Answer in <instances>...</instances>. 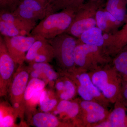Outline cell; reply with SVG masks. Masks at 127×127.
I'll use <instances>...</instances> for the list:
<instances>
[{
	"label": "cell",
	"mask_w": 127,
	"mask_h": 127,
	"mask_svg": "<svg viewBox=\"0 0 127 127\" xmlns=\"http://www.w3.org/2000/svg\"><path fill=\"white\" fill-rule=\"evenodd\" d=\"M0 20L11 23L21 31L26 32L31 35V32L36 25L35 22L31 21L15 15L12 12L0 10Z\"/></svg>",
	"instance_id": "cell-13"
},
{
	"label": "cell",
	"mask_w": 127,
	"mask_h": 127,
	"mask_svg": "<svg viewBox=\"0 0 127 127\" xmlns=\"http://www.w3.org/2000/svg\"><path fill=\"white\" fill-rule=\"evenodd\" d=\"M0 32L3 36L14 37L17 36L31 35L26 32L21 31L7 22L0 20Z\"/></svg>",
	"instance_id": "cell-22"
},
{
	"label": "cell",
	"mask_w": 127,
	"mask_h": 127,
	"mask_svg": "<svg viewBox=\"0 0 127 127\" xmlns=\"http://www.w3.org/2000/svg\"><path fill=\"white\" fill-rule=\"evenodd\" d=\"M47 40L52 46L57 64L63 72L73 71L76 68L74 53L77 38L65 32Z\"/></svg>",
	"instance_id": "cell-3"
},
{
	"label": "cell",
	"mask_w": 127,
	"mask_h": 127,
	"mask_svg": "<svg viewBox=\"0 0 127 127\" xmlns=\"http://www.w3.org/2000/svg\"><path fill=\"white\" fill-rule=\"evenodd\" d=\"M16 64L9 54L4 38L0 36V95L5 96L14 75Z\"/></svg>",
	"instance_id": "cell-8"
},
{
	"label": "cell",
	"mask_w": 127,
	"mask_h": 127,
	"mask_svg": "<svg viewBox=\"0 0 127 127\" xmlns=\"http://www.w3.org/2000/svg\"><path fill=\"white\" fill-rule=\"evenodd\" d=\"M68 73L74 76L99 103L106 107L109 106L110 102L94 84L88 72L76 68L73 71Z\"/></svg>",
	"instance_id": "cell-10"
},
{
	"label": "cell",
	"mask_w": 127,
	"mask_h": 127,
	"mask_svg": "<svg viewBox=\"0 0 127 127\" xmlns=\"http://www.w3.org/2000/svg\"><path fill=\"white\" fill-rule=\"evenodd\" d=\"M40 36L36 35L3 36L9 54L16 64L22 65L26 60V52Z\"/></svg>",
	"instance_id": "cell-7"
},
{
	"label": "cell",
	"mask_w": 127,
	"mask_h": 127,
	"mask_svg": "<svg viewBox=\"0 0 127 127\" xmlns=\"http://www.w3.org/2000/svg\"><path fill=\"white\" fill-rule=\"evenodd\" d=\"M116 36L119 42L124 45H127V22L121 30L116 32Z\"/></svg>",
	"instance_id": "cell-31"
},
{
	"label": "cell",
	"mask_w": 127,
	"mask_h": 127,
	"mask_svg": "<svg viewBox=\"0 0 127 127\" xmlns=\"http://www.w3.org/2000/svg\"><path fill=\"white\" fill-rule=\"evenodd\" d=\"M81 107V111L85 113H106L109 112L106 107L98 102L80 99L76 100Z\"/></svg>",
	"instance_id": "cell-20"
},
{
	"label": "cell",
	"mask_w": 127,
	"mask_h": 127,
	"mask_svg": "<svg viewBox=\"0 0 127 127\" xmlns=\"http://www.w3.org/2000/svg\"><path fill=\"white\" fill-rule=\"evenodd\" d=\"M63 77L65 87L64 90L59 94V97L61 100H70L75 96L77 93L76 87L72 79L65 73Z\"/></svg>",
	"instance_id": "cell-21"
},
{
	"label": "cell",
	"mask_w": 127,
	"mask_h": 127,
	"mask_svg": "<svg viewBox=\"0 0 127 127\" xmlns=\"http://www.w3.org/2000/svg\"><path fill=\"white\" fill-rule=\"evenodd\" d=\"M65 87L64 81L63 78L59 79L57 82L56 85V88L57 91L58 92V94L61 93L64 91Z\"/></svg>",
	"instance_id": "cell-35"
},
{
	"label": "cell",
	"mask_w": 127,
	"mask_h": 127,
	"mask_svg": "<svg viewBox=\"0 0 127 127\" xmlns=\"http://www.w3.org/2000/svg\"><path fill=\"white\" fill-rule=\"evenodd\" d=\"M48 42L47 39L42 37H40L39 39L35 41L28 51L25 61L30 63L32 62L40 49Z\"/></svg>",
	"instance_id": "cell-27"
},
{
	"label": "cell",
	"mask_w": 127,
	"mask_h": 127,
	"mask_svg": "<svg viewBox=\"0 0 127 127\" xmlns=\"http://www.w3.org/2000/svg\"><path fill=\"white\" fill-rule=\"evenodd\" d=\"M45 83L40 78H32L28 82L24 94V100L26 103L37 91L44 89Z\"/></svg>",
	"instance_id": "cell-19"
},
{
	"label": "cell",
	"mask_w": 127,
	"mask_h": 127,
	"mask_svg": "<svg viewBox=\"0 0 127 127\" xmlns=\"http://www.w3.org/2000/svg\"><path fill=\"white\" fill-rule=\"evenodd\" d=\"M123 79L124 80V81H125L127 82V77L123 78Z\"/></svg>",
	"instance_id": "cell-39"
},
{
	"label": "cell",
	"mask_w": 127,
	"mask_h": 127,
	"mask_svg": "<svg viewBox=\"0 0 127 127\" xmlns=\"http://www.w3.org/2000/svg\"><path fill=\"white\" fill-rule=\"evenodd\" d=\"M49 92L46 90H43L40 98V108L42 111L47 112L51 111L57 105V99L50 98Z\"/></svg>",
	"instance_id": "cell-26"
},
{
	"label": "cell",
	"mask_w": 127,
	"mask_h": 127,
	"mask_svg": "<svg viewBox=\"0 0 127 127\" xmlns=\"http://www.w3.org/2000/svg\"><path fill=\"white\" fill-rule=\"evenodd\" d=\"M77 39L79 43L97 46L103 51L105 43L104 34L102 31L97 27L84 32Z\"/></svg>",
	"instance_id": "cell-15"
},
{
	"label": "cell",
	"mask_w": 127,
	"mask_h": 127,
	"mask_svg": "<svg viewBox=\"0 0 127 127\" xmlns=\"http://www.w3.org/2000/svg\"><path fill=\"white\" fill-rule=\"evenodd\" d=\"M127 108L121 100L115 103L114 108L107 119L94 127H127Z\"/></svg>",
	"instance_id": "cell-11"
},
{
	"label": "cell",
	"mask_w": 127,
	"mask_h": 127,
	"mask_svg": "<svg viewBox=\"0 0 127 127\" xmlns=\"http://www.w3.org/2000/svg\"><path fill=\"white\" fill-rule=\"evenodd\" d=\"M81 0H50L51 14L68 7L78 6L84 4Z\"/></svg>",
	"instance_id": "cell-18"
},
{
	"label": "cell",
	"mask_w": 127,
	"mask_h": 127,
	"mask_svg": "<svg viewBox=\"0 0 127 127\" xmlns=\"http://www.w3.org/2000/svg\"><path fill=\"white\" fill-rule=\"evenodd\" d=\"M89 1H94V2H102V0H88Z\"/></svg>",
	"instance_id": "cell-38"
},
{
	"label": "cell",
	"mask_w": 127,
	"mask_h": 127,
	"mask_svg": "<svg viewBox=\"0 0 127 127\" xmlns=\"http://www.w3.org/2000/svg\"><path fill=\"white\" fill-rule=\"evenodd\" d=\"M88 72L94 84L110 103L120 100L122 78L113 66L104 65Z\"/></svg>",
	"instance_id": "cell-2"
},
{
	"label": "cell",
	"mask_w": 127,
	"mask_h": 127,
	"mask_svg": "<svg viewBox=\"0 0 127 127\" xmlns=\"http://www.w3.org/2000/svg\"></svg>",
	"instance_id": "cell-41"
},
{
	"label": "cell",
	"mask_w": 127,
	"mask_h": 127,
	"mask_svg": "<svg viewBox=\"0 0 127 127\" xmlns=\"http://www.w3.org/2000/svg\"><path fill=\"white\" fill-rule=\"evenodd\" d=\"M41 5L44 6H46L49 5L50 0H35Z\"/></svg>",
	"instance_id": "cell-37"
},
{
	"label": "cell",
	"mask_w": 127,
	"mask_h": 127,
	"mask_svg": "<svg viewBox=\"0 0 127 127\" xmlns=\"http://www.w3.org/2000/svg\"><path fill=\"white\" fill-rule=\"evenodd\" d=\"M81 6L68 7L47 16L34 27L31 35L49 39L65 33Z\"/></svg>",
	"instance_id": "cell-1"
},
{
	"label": "cell",
	"mask_w": 127,
	"mask_h": 127,
	"mask_svg": "<svg viewBox=\"0 0 127 127\" xmlns=\"http://www.w3.org/2000/svg\"><path fill=\"white\" fill-rule=\"evenodd\" d=\"M126 0H107L105 10L122 23L126 18Z\"/></svg>",
	"instance_id": "cell-16"
},
{
	"label": "cell",
	"mask_w": 127,
	"mask_h": 127,
	"mask_svg": "<svg viewBox=\"0 0 127 127\" xmlns=\"http://www.w3.org/2000/svg\"><path fill=\"white\" fill-rule=\"evenodd\" d=\"M31 70L32 71L31 73V76L32 78H39L40 76L43 73L40 71L38 70H32V69H31Z\"/></svg>",
	"instance_id": "cell-36"
},
{
	"label": "cell",
	"mask_w": 127,
	"mask_h": 127,
	"mask_svg": "<svg viewBox=\"0 0 127 127\" xmlns=\"http://www.w3.org/2000/svg\"><path fill=\"white\" fill-rule=\"evenodd\" d=\"M49 5V4L44 6L35 0H20L12 13L26 20L36 22L50 15Z\"/></svg>",
	"instance_id": "cell-9"
},
{
	"label": "cell",
	"mask_w": 127,
	"mask_h": 127,
	"mask_svg": "<svg viewBox=\"0 0 127 127\" xmlns=\"http://www.w3.org/2000/svg\"><path fill=\"white\" fill-rule=\"evenodd\" d=\"M97 27L104 33H110V31L114 30L121 23L116 20L112 14L101 7L97 11L96 15Z\"/></svg>",
	"instance_id": "cell-14"
},
{
	"label": "cell",
	"mask_w": 127,
	"mask_h": 127,
	"mask_svg": "<svg viewBox=\"0 0 127 127\" xmlns=\"http://www.w3.org/2000/svg\"><path fill=\"white\" fill-rule=\"evenodd\" d=\"M7 112L0 106V127H12L15 122L14 117L17 116L12 107H7Z\"/></svg>",
	"instance_id": "cell-25"
},
{
	"label": "cell",
	"mask_w": 127,
	"mask_h": 127,
	"mask_svg": "<svg viewBox=\"0 0 127 127\" xmlns=\"http://www.w3.org/2000/svg\"><path fill=\"white\" fill-rule=\"evenodd\" d=\"M102 2L88 1L78 9L72 22L65 33L79 38L84 32L97 26L96 15Z\"/></svg>",
	"instance_id": "cell-6"
},
{
	"label": "cell",
	"mask_w": 127,
	"mask_h": 127,
	"mask_svg": "<svg viewBox=\"0 0 127 127\" xmlns=\"http://www.w3.org/2000/svg\"><path fill=\"white\" fill-rule=\"evenodd\" d=\"M66 74L68 75L75 83L76 87L77 93L83 100L99 103L84 87L79 83L78 81L74 76L69 73H66Z\"/></svg>",
	"instance_id": "cell-28"
},
{
	"label": "cell",
	"mask_w": 127,
	"mask_h": 127,
	"mask_svg": "<svg viewBox=\"0 0 127 127\" xmlns=\"http://www.w3.org/2000/svg\"><path fill=\"white\" fill-rule=\"evenodd\" d=\"M43 90H44V89L40 90V91H37L34 94L33 96L31 98V99L26 102V104H28L29 106L32 107V106H35L38 103H39L40 98L41 95V94Z\"/></svg>",
	"instance_id": "cell-33"
},
{
	"label": "cell",
	"mask_w": 127,
	"mask_h": 127,
	"mask_svg": "<svg viewBox=\"0 0 127 127\" xmlns=\"http://www.w3.org/2000/svg\"><path fill=\"white\" fill-rule=\"evenodd\" d=\"M81 0L83 2H84V0Z\"/></svg>",
	"instance_id": "cell-40"
},
{
	"label": "cell",
	"mask_w": 127,
	"mask_h": 127,
	"mask_svg": "<svg viewBox=\"0 0 127 127\" xmlns=\"http://www.w3.org/2000/svg\"><path fill=\"white\" fill-rule=\"evenodd\" d=\"M81 113V107L77 101L76 100L72 101L70 106L64 113L68 118L75 119L77 118L78 119Z\"/></svg>",
	"instance_id": "cell-29"
},
{
	"label": "cell",
	"mask_w": 127,
	"mask_h": 127,
	"mask_svg": "<svg viewBox=\"0 0 127 127\" xmlns=\"http://www.w3.org/2000/svg\"><path fill=\"white\" fill-rule=\"evenodd\" d=\"M54 58L53 49L49 42L40 49L35 59L31 63H46L51 61Z\"/></svg>",
	"instance_id": "cell-23"
},
{
	"label": "cell",
	"mask_w": 127,
	"mask_h": 127,
	"mask_svg": "<svg viewBox=\"0 0 127 127\" xmlns=\"http://www.w3.org/2000/svg\"><path fill=\"white\" fill-rule=\"evenodd\" d=\"M107 56L101 48L78 41L74 53L76 68L87 72L93 70L108 63Z\"/></svg>",
	"instance_id": "cell-4"
},
{
	"label": "cell",
	"mask_w": 127,
	"mask_h": 127,
	"mask_svg": "<svg viewBox=\"0 0 127 127\" xmlns=\"http://www.w3.org/2000/svg\"><path fill=\"white\" fill-rule=\"evenodd\" d=\"M117 54L113 66L123 79L127 77V50H123Z\"/></svg>",
	"instance_id": "cell-17"
},
{
	"label": "cell",
	"mask_w": 127,
	"mask_h": 127,
	"mask_svg": "<svg viewBox=\"0 0 127 127\" xmlns=\"http://www.w3.org/2000/svg\"><path fill=\"white\" fill-rule=\"evenodd\" d=\"M32 125L37 127H72L73 125L62 123L53 114L45 112L35 114L31 119Z\"/></svg>",
	"instance_id": "cell-12"
},
{
	"label": "cell",
	"mask_w": 127,
	"mask_h": 127,
	"mask_svg": "<svg viewBox=\"0 0 127 127\" xmlns=\"http://www.w3.org/2000/svg\"><path fill=\"white\" fill-rule=\"evenodd\" d=\"M120 100L127 108V82L123 79Z\"/></svg>",
	"instance_id": "cell-34"
},
{
	"label": "cell",
	"mask_w": 127,
	"mask_h": 127,
	"mask_svg": "<svg viewBox=\"0 0 127 127\" xmlns=\"http://www.w3.org/2000/svg\"><path fill=\"white\" fill-rule=\"evenodd\" d=\"M30 69L22 65H20L14 73L9 86L8 92L10 101L17 115L23 116L26 104L24 94L30 77Z\"/></svg>",
	"instance_id": "cell-5"
},
{
	"label": "cell",
	"mask_w": 127,
	"mask_h": 127,
	"mask_svg": "<svg viewBox=\"0 0 127 127\" xmlns=\"http://www.w3.org/2000/svg\"><path fill=\"white\" fill-rule=\"evenodd\" d=\"M29 68L32 70H37L40 71L45 75L46 77L50 81H53L57 78V74L48 63H30Z\"/></svg>",
	"instance_id": "cell-24"
},
{
	"label": "cell",
	"mask_w": 127,
	"mask_h": 127,
	"mask_svg": "<svg viewBox=\"0 0 127 127\" xmlns=\"http://www.w3.org/2000/svg\"><path fill=\"white\" fill-rule=\"evenodd\" d=\"M71 101L70 100H62L57 105L56 110L59 114L64 113L68 109L71 103Z\"/></svg>",
	"instance_id": "cell-32"
},
{
	"label": "cell",
	"mask_w": 127,
	"mask_h": 127,
	"mask_svg": "<svg viewBox=\"0 0 127 127\" xmlns=\"http://www.w3.org/2000/svg\"><path fill=\"white\" fill-rule=\"evenodd\" d=\"M19 1L20 0H0V10L13 12Z\"/></svg>",
	"instance_id": "cell-30"
}]
</instances>
